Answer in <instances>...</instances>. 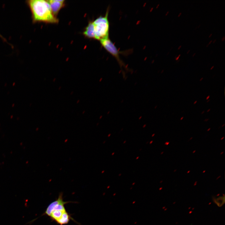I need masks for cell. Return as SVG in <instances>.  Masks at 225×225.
Returning a JSON list of instances; mask_svg holds the SVG:
<instances>
[{"mask_svg":"<svg viewBox=\"0 0 225 225\" xmlns=\"http://www.w3.org/2000/svg\"><path fill=\"white\" fill-rule=\"evenodd\" d=\"M169 144V142H166L165 143V144L166 145H168Z\"/></svg>","mask_w":225,"mask_h":225,"instance_id":"7c38bea8","label":"cell"},{"mask_svg":"<svg viewBox=\"0 0 225 225\" xmlns=\"http://www.w3.org/2000/svg\"><path fill=\"white\" fill-rule=\"evenodd\" d=\"M212 42V40H211V41L209 42V43L207 45V46H206V47H208V46L209 45V44H210Z\"/></svg>","mask_w":225,"mask_h":225,"instance_id":"30bf717a","label":"cell"},{"mask_svg":"<svg viewBox=\"0 0 225 225\" xmlns=\"http://www.w3.org/2000/svg\"><path fill=\"white\" fill-rule=\"evenodd\" d=\"M168 12H169V11H168L167 12V13L166 14V15H167V14H168Z\"/></svg>","mask_w":225,"mask_h":225,"instance_id":"4dcf8cb0","label":"cell"},{"mask_svg":"<svg viewBox=\"0 0 225 225\" xmlns=\"http://www.w3.org/2000/svg\"><path fill=\"white\" fill-rule=\"evenodd\" d=\"M0 36L1 37H2L0 35Z\"/></svg>","mask_w":225,"mask_h":225,"instance_id":"ee69618b","label":"cell"},{"mask_svg":"<svg viewBox=\"0 0 225 225\" xmlns=\"http://www.w3.org/2000/svg\"><path fill=\"white\" fill-rule=\"evenodd\" d=\"M26 2L31 11L33 22H58V20L52 13L47 0H29Z\"/></svg>","mask_w":225,"mask_h":225,"instance_id":"6da1fadb","label":"cell"},{"mask_svg":"<svg viewBox=\"0 0 225 225\" xmlns=\"http://www.w3.org/2000/svg\"><path fill=\"white\" fill-rule=\"evenodd\" d=\"M71 219L73 220V219L70 215L66 211L56 222L60 225H63L68 223Z\"/></svg>","mask_w":225,"mask_h":225,"instance_id":"52a82bcc","label":"cell"},{"mask_svg":"<svg viewBox=\"0 0 225 225\" xmlns=\"http://www.w3.org/2000/svg\"><path fill=\"white\" fill-rule=\"evenodd\" d=\"M224 138V137H222V138H221V140H222V139H223Z\"/></svg>","mask_w":225,"mask_h":225,"instance_id":"d6a6232c","label":"cell"},{"mask_svg":"<svg viewBox=\"0 0 225 225\" xmlns=\"http://www.w3.org/2000/svg\"><path fill=\"white\" fill-rule=\"evenodd\" d=\"M183 117H181V118H180V120H182V119H183Z\"/></svg>","mask_w":225,"mask_h":225,"instance_id":"44dd1931","label":"cell"},{"mask_svg":"<svg viewBox=\"0 0 225 225\" xmlns=\"http://www.w3.org/2000/svg\"><path fill=\"white\" fill-rule=\"evenodd\" d=\"M195 152H196V150H194V151L192 152V153H194Z\"/></svg>","mask_w":225,"mask_h":225,"instance_id":"836d02e7","label":"cell"},{"mask_svg":"<svg viewBox=\"0 0 225 225\" xmlns=\"http://www.w3.org/2000/svg\"><path fill=\"white\" fill-rule=\"evenodd\" d=\"M200 26V25H199V26H198V28H199Z\"/></svg>","mask_w":225,"mask_h":225,"instance_id":"7bdbcfd3","label":"cell"},{"mask_svg":"<svg viewBox=\"0 0 225 225\" xmlns=\"http://www.w3.org/2000/svg\"><path fill=\"white\" fill-rule=\"evenodd\" d=\"M99 41L102 47L116 59L121 65H123V62L120 59L119 55L127 52L120 51L109 38L101 39Z\"/></svg>","mask_w":225,"mask_h":225,"instance_id":"3957f363","label":"cell"},{"mask_svg":"<svg viewBox=\"0 0 225 225\" xmlns=\"http://www.w3.org/2000/svg\"><path fill=\"white\" fill-rule=\"evenodd\" d=\"M196 54V53H194L192 55V56L193 57H194L195 56V55Z\"/></svg>","mask_w":225,"mask_h":225,"instance_id":"484cf974","label":"cell"},{"mask_svg":"<svg viewBox=\"0 0 225 225\" xmlns=\"http://www.w3.org/2000/svg\"><path fill=\"white\" fill-rule=\"evenodd\" d=\"M108 7L104 16H100L92 21L95 39L100 40L109 38L110 24L108 18Z\"/></svg>","mask_w":225,"mask_h":225,"instance_id":"7a4b0ae2","label":"cell"},{"mask_svg":"<svg viewBox=\"0 0 225 225\" xmlns=\"http://www.w3.org/2000/svg\"><path fill=\"white\" fill-rule=\"evenodd\" d=\"M180 59H179V60L178 59V60H177V62H178V61H180Z\"/></svg>","mask_w":225,"mask_h":225,"instance_id":"8d00e7d4","label":"cell"},{"mask_svg":"<svg viewBox=\"0 0 225 225\" xmlns=\"http://www.w3.org/2000/svg\"><path fill=\"white\" fill-rule=\"evenodd\" d=\"M216 40L215 39L213 41V43H214L216 41Z\"/></svg>","mask_w":225,"mask_h":225,"instance_id":"cb8c5ba5","label":"cell"},{"mask_svg":"<svg viewBox=\"0 0 225 225\" xmlns=\"http://www.w3.org/2000/svg\"><path fill=\"white\" fill-rule=\"evenodd\" d=\"M197 181H196V182H195V184H194V186H195V185H196V184H197Z\"/></svg>","mask_w":225,"mask_h":225,"instance_id":"f546056e","label":"cell"},{"mask_svg":"<svg viewBox=\"0 0 225 225\" xmlns=\"http://www.w3.org/2000/svg\"><path fill=\"white\" fill-rule=\"evenodd\" d=\"M181 14H182V13H181V12H180V13H179V14L178 15V17H179V16L181 15Z\"/></svg>","mask_w":225,"mask_h":225,"instance_id":"ac0fdd59","label":"cell"},{"mask_svg":"<svg viewBox=\"0 0 225 225\" xmlns=\"http://www.w3.org/2000/svg\"><path fill=\"white\" fill-rule=\"evenodd\" d=\"M210 110H211V109H210V108L208 109L207 110V112H209L210 111Z\"/></svg>","mask_w":225,"mask_h":225,"instance_id":"2e32d148","label":"cell"},{"mask_svg":"<svg viewBox=\"0 0 225 225\" xmlns=\"http://www.w3.org/2000/svg\"><path fill=\"white\" fill-rule=\"evenodd\" d=\"M181 45H180V46L178 48V49H179L180 48H181Z\"/></svg>","mask_w":225,"mask_h":225,"instance_id":"ffe728a7","label":"cell"},{"mask_svg":"<svg viewBox=\"0 0 225 225\" xmlns=\"http://www.w3.org/2000/svg\"><path fill=\"white\" fill-rule=\"evenodd\" d=\"M190 172V170H189L187 172V173H189Z\"/></svg>","mask_w":225,"mask_h":225,"instance_id":"e575fe53","label":"cell"},{"mask_svg":"<svg viewBox=\"0 0 225 225\" xmlns=\"http://www.w3.org/2000/svg\"><path fill=\"white\" fill-rule=\"evenodd\" d=\"M223 152H221V153H220V154H223Z\"/></svg>","mask_w":225,"mask_h":225,"instance_id":"d590c367","label":"cell"},{"mask_svg":"<svg viewBox=\"0 0 225 225\" xmlns=\"http://www.w3.org/2000/svg\"><path fill=\"white\" fill-rule=\"evenodd\" d=\"M179 57L178 56V57H176V58H175V60L177 61L179 59Z\"/></svg>","mask_w":225,"mask_h":225,"instance_id":"5bb4252c","label":"cell"},{"mask_svg":"<svg viewBox=\"0 0 225 225\" xmlns=\"http://www.w3.org/2000/svg\"><path fill=\"white\" fill-rule=\"evenodd\" d=\"M176 170H174V172H175V171H176Z\"/></svg>","mask_w":225,"mask_h":225,"instance_id":"b9f144b4","label":"cell"},{"mask_svg":"<svg viewBox=\"0 0 225 225\" xmlns=\"http://www.w3.org/2000/svg\"><path fill=\"white\" fill-rule=\"evenodd\" d=\"M212 35V33L211 34L209 35V38L210 37H211V36Z\"/></svg>","mask_w":225,"mask_h":225,"instance_id":"83f0119b","label":"cell"},{"mask_svg":"<svg viewBox=\"0 0 225 225\" xmlns=\"http://www.w3.org/2000/svg\"><path fill=\"white\" fill-rule=\"evenodd\" d=\"M213 200L214 202L219 207H221L225 202L224 195L223 196L220 197L216 198H213Z\"/></svg>","mask_w":225,"mask_h":225,"instance_id":"ba28073f","label":"cell"},{"mask_svg":"<svg viewBox=\"0 0 225 225\" xmlns=\"http://www.w3.org/2000/svg\"><path fill=\"white\" fill-rule=\"evenodd\" d=\"M197 102L198 101L197 100L195 101H194V102H193V104H196Z\"/></svg>","mask_w":225,"mask_h":225,"instance_id":"9a60e30c","label":"cell"},{"mask_svg":"<svg viewBox=\"0 0 225 225\" xmlns=\"http://www.w3.org/2000/svg\"><path fill=\"white\" fill-rule=\"evenodd\" d=\"M225 124H223V125L221 127H224V126H225Z\"/></svg>","mask_w":225,"mask_h":225,"instance_id":"f1b7e54d","label":"cell"},{"mask_svg":"<svg viewBox=\"0 0 225 225\" xmlns=\"http://www.w3.org/2000/svg\"><path fill=\"white\" fill-rule=\"evenodd\" d=\"M210 129H211V128H208L207 129V131H209L210 130Z\"/></svg>","mask_w":225,"mask_h":225,"instance_id":"7402d4cb","label":"cell"},{"mask_svg":"<svg viewBox=\"0 0 225 225\" xmlns=\"http://www.w3.org/2000/svg\"><path fill=\"white\" fill-rule=\"evenodd\" d=\"M70 202H65L63 201L62 194L60 193L58 198L51 202L47 207L44 214L49 216L51 213L54 211L66 210L64 205Z\"/></svg>","mask_w":225,"mask_h":225,"instance_id":"277c9868","label":"cell"},{"mask_svg":"<svg viewBox=\"0 0 225 225\" xmlns=\"http://www.w3.org/2000/svg\"><path fill=\"white\" fill-rule=\"evenodd\" d=\"M50 5L52 12L56 17L60 10L65 5V1L63 0H47Z\"/></svg>","mask_w":225,"mask_h":225,"instance_id":"5b68a950","label":"cell"},{"mask_svg":"<svg viewBox=\"0 0 225 225\" xmlns=\"http://www.w3.org/2000/svg\"><path fill=\"white\" fill-rule=\"evenodd\" d=\"M203 78H201L200 79V80H199L200 81H202V80L203 79Z\"/></svg>","mask_w":225,"mask_h":225,"instance_id":"e0dca14e","label":"cell"},{"mask_svg":"<svg viewBox=\"0 0 225 225\" xmlns=\"http://www.w3.org/2000/svg\"><path fill=\"white\" fill-rule=\"evenodd\" d=\"M180 56H181V54H179V55H178V56L179 57H180Z\"/></svg>","mask_w":225,"mask_h":225,"instance_id":"ab89813d","label":"cell"},{"mask_svg":"<svg viewBox=\"0 0 225 225\" xmlns=\"http://www.w3.org/2000/svg\"><path fill=\"white\" fill-rule=\"evenodd\" d=\"M169 53V52H168L167 55H168Z\"/></svg>","mask_w":225,"mask_h":225,"instance_id":"60d3db41","label":"cell"},{"mask_svg":"<svg viewBox=\"0 0 225 225\" xmlns=\"http://www.w3.org/2000/svg\"><path fill=\"white\" fill-rule=\"evenodd\" d=\"M205 171H206L205 170H204V171H203V172H203V173H204L205 172Z\"/></svg>","mask_w":225,"mask_h":225,"instance_id":"74e56055","label":"cell"},{"mask_svg":"<svg viewBox=\"0 0 225 225\" xmlns=\"http://www.w3.org/2000/svg\"><path fill=\"white\" fill-rule=\"evenodd\" d=\"M190 51V50H188V51L187 52V54Z\"/></svg>","mask_w":225,"mask_h":225,"instance_id":"1f68e13d","label":"cell"},{"mask_svg":"<svg viewBox=\"0 0 225 225\" xmlns=\"http://www.w3.org/2000/svg\"><path fill=\"white\" fill-rule=\"evenodd\" d=\"M209 120V119L208 118H206V119H205L204 120V121L205 122H207Z\"/></svg>","mask_w":225,"mask_h":225,"instance_id":"8fae6325","label":"cell"},{"mask_svg":"<svg viewBox=\"0 0 225 225\" xmlns=\"http://www.w3.org/2000/svg\"><path fill=\"white\" fill-rule=\"evenodd\" d=\"M192 138H193L192 137H191V138L189 140H191L192 139Z\"/></svg>","mask_w":225,"mask_h":225,"instance_id":"f35d334b","label":"cell"},{"mask_svg":"<svg viewBox=\"0 0 225 225\" xmlns=\"http://www.w3.org/2000/svg\"><path fill=\"white\" fill-rule=\"evenodd\" d=\"M204 112H205V111H203L201 113V114H203L204 113Z\"/></svg>","mask_w":225,"mask_h":225,"instance_id":"603a6c76","label":"cell"},{"mask_svg":"<svg viewBox=\"0 0 225 225\" xmlns=\"http://www.w3.org/2000/svg\"><path fill=\"white\" fill-rule=\"evenodd\" d=\"M225 36H224V37L222 38V41H223L224 40V39H225Z\"/></svg>","mask_w":225,"mask_h":225,"instance_id":"4fadbf2b","label":"cell"},{"mask_svg":"<svg viewBox=\"0 0 225 225\" xmlns=\"http://www.w3.org/2000/svg\"><path fill=\"white\" fill-rule=\"evenodd\" d=\"M210 101V99H208L207 100V102H208Z\"/></svg>","mask_w":225,"mask_h":225,"instance_id":"d4e9b609","label":"cell"},{"mask_svg":"<svg viewBox=\"0 0 225 225\" xmlns=\"http://www.w3.org/2000/svg\"><path fill=\"white\" fill-rule=\"evenodd\" d=\"M214 67V66H212L210 69V70H212L213 68Z\"/></svg>","mask_w":225,"mask_h":225,"instance_id":"d6986e66","label":"cell"},{"mask_svg":"<svg viewBox=\"0 0 225 225\" xmlns=\"http://www.w3.org/2000/svg\"><path fill=\"white\" fill-rule=\"evenodd\" d=\"M221 177V176H219L218 177H217V179H218L219 178Z\"/></svg>","mask_w":225,"mask_h":225,"instance_id":"4316f807","label":"cell"},{"mask_svg":"<svg viewBox=\"0 0 225 225\" xmlns=\"http://www.w3.org/2000/svg\"><path fill=\"white\" fill-rule=\"evenodd\" d=\"M210 98V96L209 95H208V96L206 97V100H208L209 99V98Z\"/></svg>","mask_w":225,"mask_h":225,"instance_id":"9c48e42d","label":"cell"},{"mask_svg":"<svg viewBox=\"0 0 225 225\" xmlns=\"http://www.w3.org/2000/svg\"><path fill=\"white\" fill-rule=\"evenodd\" d=\"M83 34L86 37L95 39V35L92 21L89 22L83 32Z\"/></svg>","mask_w":225,"mask_h":225,"instance_id":"8992f818","label":"cell"}]
</instances>
